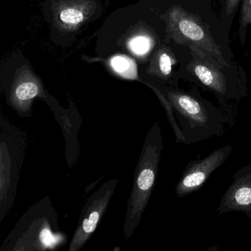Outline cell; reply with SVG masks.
Masks as SVG:
<instances>
[{
    "instance_id": "obj_1",
    "label": "cell",
    "mask_w": 251,
    "mask_h": 251,
    "mask_svg": "<svg viewBox=\"0 0 251 251\" xmlns=\"http://www.w3.org/2000/svg\"><path fill=\"white\" fill-rule=\"evenodd\" d=\"M167 111L176 143L193 145L223 136L228 119L221 108L204 99L198 86L189 91L174 86L152 87Z\"/></svg>"
},
{
    "instance_id": "obj_2",
    "label": "cell",
    "mask_w": 251,
    "mask_h": 251,
    "mask_svg": "<svg viewBox=\"0 0 251 251\" xmlns=\"http://www.w3.org/2000/svg\"><path fill=\"white\" fill-rule=\"evenodd\" d=\"M189 58L179 72V77L195 83L215 95L228 119L229 128L233 127L239 101L248 95L247 79L242 69L235 65H222L195 48H188Z\"/></svg>"
},
{
    "instance_id": "obj_3",
    "label": "cell",
    "mask_w": 251,
    "mask_h": 251,
    "mask_svg": "<svg viewBox=\"0 0 251 251\" xmlns=\"http://www.w3.org/2000/svg\"><path fill=\"white\" fill-rule=\"evenodd\" d=\"M164 139L159 121H155L147 133L139 161L135 170L133 188L127 201L124 223L125 239L133 235L148 205L156 181Z\"/></svg>"
},
{
    "instance_id": "obj_4",
    "label": "cell",
    "mask_w": 251,
    "mask_h": 251,
    "mask_svg": "<svg viewBox=\"0 0 251 251\" xmlns=\"http://www.w3.org/2000/svg\"><path fill=\"white\" fill-rule=\"evenodd\" d=\"M167 22L169 35L175 43L198 50L222 65H233L226 57L227 50L216 40L209 25L199 14L183 6L175 5L167 14Z\"/></svg>"
},
{
    "instance_id": "obj_5",
    "label": "cell",
    "mask_w": 251,
    "mask_h": 251,
    "mask_svg": "<svg viewBox=\"0 0 251 251\" xmlns=\"http://www.w3.org/2000/svg\"><path fill=\"white\" fill-rule=\"evenodd\" d=\"M1 220L4 215L9 210L10 206L13 203L14 195L16 194L17 182H18L19 170L20 165L23 162V153L22 152L16 158V154L21 148L24 147V143L20 145L17 150L18 145L23 142L20 138L15 146L16 138L17 131L8 121H4L2 117L1 121ZM19 135V134H18Z\"/></svg>"
},
{
    "instance_id": "obj_6",
    "label": "cell",
    "mask_w": 251,
    "mask_h": 251,
    "mask_svg": "<svg viewBox=\"0 0 251 251\" xmlns=\"http://www.w3.org/2000/svg\"><path fill=\"white\" fill-rule=\"evenodd\" d=\"M117 183V180L105 182L88 200L83 207L77 230L72 239L69 251H80L90 239L106 211Z\"/></svg>"
},
{
    "instance_id": "obj_7",
    "label": "cell",
    "mask_w": 251,
    "mask_h": 251,
    "mask_svg": "<svg viewBox=\"0 0 251 251\" xmlns=\"http://www.w3.org/2000/svg\"><path fill=\"white\" fill-rule=\"evenodd\" d=\"M232 151L231 145H225L202 159L190 161L176 185L175 191L177 198H184L202 187L213 173L226 162Z\"/></svg>"
},
{
    "instance_id": "obj_8",
    "label": "cell",
    "mask_w": 251,
    "mask_h": 251,
    "mask_svg": "<svg viewBox=\"0 0 251 251\" xmlns=\"http://www.w3.org/2000/svg\"><path fill=\"white\" fill-rule=\"evenodd\" d=\"M229 212H242L251 218V165L239 169L217 209L219 215Z\"/></svg>"
},
{
    "instance_id": "obj_9",
    "label": "cell",
    "mask_w": 251,
    "mask_h": 251,
    "mask_svg": "<svg viewBox=\"0 0 251 251\" xmlns=\"http://www.w3.org/2000/svg\"><path fill=\"white\" fill-rule=\"evenodd\" d=\"M44 95L42 85L35 78H25L15 83L11 91V105L21 114H28L32 102Z\"/></svg>"
},
{
    "instance_id": "obj_10",
    "label": "cell",
    "mask_w": 251,
    "mask_h": 251,
    "mask_svg": "<svg viewBox=\"0 0 251 251\" xmlns=\"http://www.w3.org/2000/svg\"><path fill=\"white\" fill-rule=\"evenodd\" d=\"M177 58L168 49L158 51L155 57V75L164 82V86L178 87V77L173 73V67L177 64Z\"/></svg>"
},
{
    "instance_id": "obj_11",
    "label": "cell",
    "mask_w": 251,
    "mask_h": 251,
    "mask_svg": "<svg viewBox=\"0 0 251 251\" xmlns=\"http://www.w3.org/2000/svg\"><path fill=\"white\" fill-rule=\"evenodd\" d=\"M248 26H251V0H242L239 17V27L238 30L239 40L242 45H245L246 42Z\"/></svg>"
},
{
    "instance_id": "obj_12",
    "label": "cell",
    "mask_w": 251,
    "mask_h": 251,
    "mask_svg": "<svg viewBox=\"0 0 251 251\" xmlns=\"http://www.w3.org/2000/svg\"><path fill=\"white\" fill-rule=\"evenodd\" d=\"M60 20L64 24L76 25L83 20V14L77 8H67L63 10L60 14Z\"/></svg>"
},
{
    "instance_id": "obj_13",
    "label": "cell",
    "mask_w": 251,
    "mask_h": 251,
    "mask_svg": "<svg viewBox=\"0 0 251 251\" xmlns=\"http://www.w3.org/2000/svg\"><path fill=\"white\" fill-rule=\"evenodd\" d=\"M240 2L241 0H223V20L226 26L230 27Z\"/></svg>"
},
{
    "instance_id": "obj_14",
    "label": "cell",
    "mask_w": 251,
    "mask_h": 251,
    "mask_svg": "<svg viewBox=\"0 0 251 251\" xmlns=\"http://www.w3.org/2000/svg\"><path fill=\"white\" fill-rule=\"evenodd\" d=\"M151 46V42L148 38L139 36L132 39L130 43V49L137 54H144L148 52Z\"/></svg>"
},
{
    "instance_id": "obj_15",
    "label": "cell",
    "mask_w": 251,
    "mask_h": 251,
    "mask_svg": "<svg viewBox=\"0 0 251 251\" xmlns=\"http://www.w3.org/2000/svg\"><path fill=\"white\" fill-rule=\"evenodd\" d=\"M126 58L123 57H115L111 61V65L114 70L120 73L122 75H127V70H129V66H130V61H128Z\"/></svg>"
}]
</instances>
